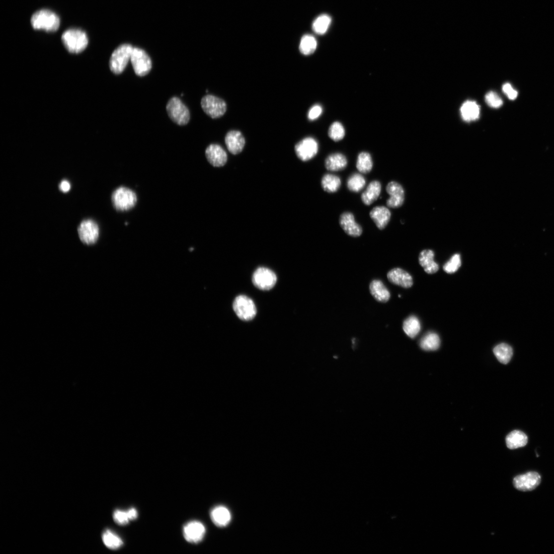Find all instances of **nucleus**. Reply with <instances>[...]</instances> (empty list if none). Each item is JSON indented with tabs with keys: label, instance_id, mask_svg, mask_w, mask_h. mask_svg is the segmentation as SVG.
I'll return each mask as SVG.
<instances>
[{
	"label": "nucleus",
	"instance_id": "1",
	"mask_svg": "<svg viewBox=\"0 0 554 554\" xmlns=\"http://www.w3.org/2000/svg\"><path fill=\"white\" fill-rule=\"evenodd\" d=\"M62 41L66 49L71 53L79 54L86 48L88 44L87 35L83 30L70 29L63 33Z\"/></svg>",
	"mask_w": 554,
	"mask_h": 554
},
{
	"label": "nucleus",
	"instance_id": "2",
	"mask_svg": "<svg viewBox=\"0 0 554 554\" xmlns=\"http://www.w3.org/2000/svg\"><path fill=\"white\" fill-rule=\"evenodd\" d=\"M31 24L36 30H44L48 32L57 31L60 25L58 15L48 9L36 12L31 17Z\"/></svg>",
	"mask_w": 554,
	"mask_h": 554
},
{
	"label": "nucleus",
	"instance_id": "3",
	"mask_svg": "<svg viewBox=\"0 0 554 554\" xmlns=\"http://www.w3.org/2000/svg\"><path fill=\"white\" fill-rule=\"evenodd\" d=\"M134 47L130 44H123L113 52L109 60V68L116 75L121 74L131 60Z\"/></svg>",
	"mask_w": 554,
	"mask_h": 554
},
{
	"label": "nucleus",
	"instance_id": "4",
	"mask_svg": "<svg viewBox=\"0 0 554 554\" xmlns=\"http://www.w3.org/2000/svg\"><path fill=\"white\" fill-rule=\"evenodd\" d=\"M112 200L116 210L124 212L130 210L135 207L137 202V197L132 189L120 187L114 192Z\"/></svg>",
	"mask_w": 554,
	"mask_h": 554
},
{
	"label": "nucleus",
	"instance_id": "5",
	"mask_svg": "<svg viewBox=\"0 0 554 554\" xmlns=\"http://www.w3.org/2000/svg\"><path fill=\"white\" fill-rule=\"evenodd\" d=\"M166 111L170 119L179 125H185L189 121V111L177 97H172L168 101Z\"/></svg>",
	"mask_w": 554,
	"mask_h": 554
},
{
	"label": "nucleus",
	"instance_id": "6",
	"mask_svg": "<svg viewBox=\"0 0 554 554\" xmlns=\"http://www.w3.org/2000/svg\"><path fill=\"white\" fill-rule=\"evenodd\" d=\"M233 309L237 316L243 321L252 320L257 314L255 303L250 298L244 295H240L235 298Z\"/></svg>",
	"mask_w": 554,
	"mask_h": 554
},
{
	"label": "nucleus",
	"instance_id": "7",
	"mask_svg": "<svg viewBox=\"0 0 554 554\" xmlns=\"http://www.w3.org/2000/svg\"><path fill=\"white\" fill-rule=\"evenodd\" d=\"M201 105L204 113L213 119L223 117L227 112L226 102L223 99L211 94L203 97Z\"/></svg>",
	"mask_w": 554,
	"mask_h": 554
},
{
	"label": "nucleus",
	"instance_id": "8",
	"mask_svg": "<svg viewBox=\"0 0 554 554\" xmlns=\"http://www.w3.org/2000/svg\"><path fill=\"white\" fill-rule=\"evenodd\" d=\"M131 61L135 74L140 77L148 75L152 70V62L147 52L138 47H134Z\"/></svg>",
	"mask_w": 554,
	"mask_h": 554
},
{
	"label": "nucleus",
	"instance_id": "9",
	"mask_svg": "<svg viewBox=\"0 0 554 554\" xmlns=\"http://www.w3.org/2000/svg\"><path fill=\"white\" fill-rule=\"evenodd\" d=\"M277 278L275 273L266 267H259L252 275V281L254 286L263 291H268L274 287Z\"/></svg>",
	"mask_w": 554,
	"mask_h": 554
},
{
	"label": "nucleus",
	"instance_id": "10",
	"mask_svg": "<svg viewBox=\"0 0 554 554\" xmlns=\"http://www.w3.org/2000/svg\"><path fill=\"white\" fill-rule=\"evenodd\" d=\"M78 232L81 241L87 245L94 244L99 238V226L96 222L91 219L83 221L79 225Z\"/></svg>",
	"mask_w": 554,
	"mask_h": 554
},
{
	"label": "nucleus",
	"instance_id": "11",
	"mask_svg": "<svg viewBox=\"0 0 554 554\" xmlns=\"http://www.w3.org/2000/svg\"><path fill=\"white\" fill-rule=\"evenodd\" d=\"M295 152L297 157L303 161H308L318 153L319 146L317 141L312 137H308L300 141L295 146Z\"/></svg>",
	"mask_w": 554,
	"mask_h": 554
},
{
	"label": "nucleus",
	"instance_id": "12",
	"mask_svg": "<svg viewBox=\"0 0 554 554\" xmlns=\"http://www.w3.org/2000/svg\"><path fill=\"white\" fill-rule=\"evenodd\" d=\"M541 480L539 474L535 472H530L515 477L513 484L520 491L529 492L532 491L539 485Z\"/></svg>",
	"mask_w": 554,
	"mask_h": 554
},
{
	"label": "nucleus",
	"instance_id": "13",
	"mask_svg": "<svg viewBox=\"0 0 554 554\" xmlns=\"http://www.w3.org/2000/svg\"><path fill=\"white\" fill-rule=\"evenodd\" d=\"M386 190L390 195L387 201L388 207L392 209L401 207L405 199L404 190L402 185L397 182L391 181L387 185Z\"/></svg>",
	"mask_w": 554,
	"mask_h": 554
},
{
	"label": "nucleus",
	"instance_id": "14",
	"mask_svg": "<svg viewBox=\"0 0 554 554\" xmlns=\"http://www.w3.org/2000/svg\"><path fill=\"white\" fill-rule=\"evenodd\" d=\"M205 532L204 526L199 521L189 522L183 528L184 538L190 543L198 544L201 542L204 538Z\"/></svg>",
	"mask_w": 554,
	"mask_h": 554
},
{
	"label": "nucleus",
	"instance_id": "15",
	"mask_svg": "<svg viewBox=\"0 0 554 554\" xmlns=\"http://www.w3.org/2000/svg\"><path fill=\"white\" fill-rule=\"evenodd\" d=\"M205 156L209 163L214 167L223 166L227 162L226 152L218 145L209 146L205 151Z\"/></svg>",
	"mask_w": 554,
	"mask_h": 554
},
{
	"label": "nucleus",
	"instance_id": "16",
	"mask_svg": "<svg viewBox=\"0 0 554 554\" xmlns=\"http://www.w3.org/2000/svg\"><path fill=\"white\" fill-rule=\"evenodd\" d=\"M340 227L348 235L353 237H358L362 234V228L358 224L354 215L350 212L342 214L339 219Z\"/></svg>",
	"mask_w": 554,
	"mask_h": 554
},
{
	"label": "nucleus",
	"instance_id": "17",
	"mask_svg": "<svg viewBox=\"0 0 554 554\" xmlns=\"http://www.w3.org/2000/svg\"><path fill=\"white\" fill-rule=\"evenodd\" d=\"M225 142L229 151L233 155L242 152L245 145L243 135L238 131L229 132L226 135Z\"/></svg>",
	"mask_w": 554,
	"mask_h": 554
},
{
	"label": "nucleus",
	"instance_id": "18",
	"mask_svg": "<svg viewBox=\"0 0 554 554\" xmlns=\"http://www.w3.org/2000/svg\"><path fill=\"white\" fill-rule=\"evenodd\" d=\"M387 277L391 283L403 288H409L413 284L412 277L400 268H395L389 271Z\"/></svg>",
	"mask_w": 554,
	"mask_h": 554
},
{
	"label": "nucleus",
	"instance_id": "19",
	"mask_svg": "<svg viewBox=\"0 0 554 554\" xmlns=\"http://www.w3.org/2000/svg\"><path fill=\"white\" fill-rule=\"evenodd\" d=\"M370 216L377 227L380 230H383L389 223L391 213L387 208L384 206H379L372 209Z\"/></svg>",
	"mask_w": 554,
	"mask_h": 554
},
{
	"label": "nucleus",
	"instance_id": "20",
	"mask_svg": "<svg viewBox=\"0 0 554 554\" xmlns=\"http://www.w3.org/2000/svg\"><path fill=\"white\" fill-rule=\"evenodd\" d=\"M370 291L378 302L386 303L390 299V293L381 280H373L370 285Z\"/></svg>",
	"mask_w": 554,
	"mask_h": 554
},
{
	"label": "nucleus",
	"instance_id": "21",
	"mask_svg": "<svg viewBox=\"0 0 554 554\" xmlns=\"http://www.w3.org/2000/svg\"><path fill=\"white\" fill-rule=\"evenodd\" d=\"M211 517L214 524L219 527L227 526L231 521L230 511L224 506H218L212 510Z\"/></svg>",
	"mask_w": 554,
	"mask_h": 554
},
{
	"label": "nucleus",
	"instance_id": "22",
	"mask_svg": "<svg viewBox=\"0 0 554 554\" xmlns=\"http://www.w3.org/2000/svg\"><path fill=\"white\" fill-rule=\"evenodd\" d=\"M434 252L432 250H424L420 252L419 257V263L427 274H434L439 270V266L434 261Z\"/></svg>",
	"mask_w": 554,
	"mask_h": 554
},
{
	"label": "nucleus",
	"instance_id": "23",
	"mask_svg": "<svg viewBox=\"0 0 554 554\" xmlns=\"http://www.w3.org/2000/svg\"><path fill=\"white\" fill-rule=\"evenodd\" d=\"M347 165L346 157L341 153L331 154L325 160V166L330 171H338L344 169Z\"/></svg>",
	"mask_w": 554,
	"mask_h": 554
},
{
	"label": "nucleus",
	"instance_id": "24",
	"mask_svg": "<svg viewBox=\"0 0 554 554\" xmlns=\"http://www.w3.org/2000/svg\"><path fill=\"white\" fill-rule=\"evenodd\" d=\"M382 192V184L378 181H373L368 185L367 189L361 195L362 202L367 206L373 204L377 200Z\"/></svg>",
	"mask_w": 554,
	"mask_h": 554
},
{
	"label": "nucleus",
	"instance_id": "25",
	"mask_svg": "<svg viewBox=\"0 0 554 554\" xmlns=\"http://www.w3.org/2000/svg\"><path fill=\"white\" fill-rule=\"evenodd\" d=\"M528 441L527 436L524 432L517 430L512 432L506 437V446L511 450L524 447Z\"/></svg>",
	"mask_w": 554,
	"mask_h": 554
},
{
	"label": "nucleus",
	"instance_id": "26",
	"mask_svg": "<svg viewBox=\"0 0 554 554\" xmlns=\"http://www.w3.org/2000/svg\"><path fill=\"white\" fill-rule=\"evenodd\" d=\"M463 119L466 122L477 120L480 115V106L476 102L467 101L461 108Z\"/></svg>",
	"mask_w": 554,
	"mask_h": 554
},
{
	"label": "nucleus",
	"instance_id": "27",
	"mask_svg": "<svg viewBox=\"0 0 554 554\" xmlns=\"http://www.w3.org/2000/svg\"><path fill=\"white\" fill-rule=\"evenodd\" d=\"M341 184L340 178L332 174H326L321 180V186L324 191L328 193H334L338 191Z\"/></svg>",
	"mask_w": 554,
	"mask_h": 554
},
{
	"label": "nucleus",
	"instance_id": "28",
	"mask_svg": "<svg viewBox=\"0 0 554 554\" xmlns=\"http://www.w3.org/2000/svg\"><path fill=\"white\" fill-rule=\"evenodd\" d=\"M403 329L408 337L414 338L419 333L421 329L420 321L416 317L411 316L403 322Z\"/></svg>",
	"mask_w": 554,
	"mask_h": 554
},
{
	"label": "nucleus",
	"instance_id": "29",
	"mask_svg": "<svg viewBox=\"0 0 554 554\" xmlns=\"http://www.w3.org/2000/svg\"><path fill=\"white\" fill-rule=\"evenodd\" d=\"M493 352L498 361L504 365H506L510 361L513 354L511 346L506 343L497 345Z\"/></svg>",
	"mask_w": 554,
	"mask_h": 554
},
{
	"label": "nucleus",
	"instance_id": "30",
	"mask_svg": "<svg viewBox=\"0 0 554 554\" xmlns=\"http://www.w3.org/2000/svg\"><path fill=\"white\" fill-rule=\"evenodd\" d=\"M440 344V338L434 332H429V333L426 334L420 342V346L421 349L427 351L437 350L438 349Z\"/></svg>",
	"mask_w": 554,
	"mask_h": 554
},
{
	"label": "nucleus",
	"instance_id": "31",
	"mask_svg": "<svg viewBox=\"0 0 554 554\" xmlns=\"http://www.w3.org/2000/svg\"><path fill=\"white\" fill-rule=\"evenodd\" d=\"M373 166V162L370 153L363 152L358 155L356 167L360 172L368 173L372 170Z\"/></svg>",
	"mask_w": 554,
	"mask_h": 554
},
{
	"label": "nucleus",
	"instance_id": "32",
	"mask_svg": "<svg viewBox=\"0 0 554 554\" xmlns=\"http://www.w3.org/2000/svg\"><path fill=\"white\" fill-rule=\"evenodd\" d=\"M102 540L105 546L111 550L118 549L123 544L120 537L109 530H106L103 532Z\"/></svg>",
	"mask_w": 554,
	"mask_h": 554
},
{
	"label": "nucleus",
	"instance_id": "33",
	"mask_svg": "<svg viewBox=\"0 0 554 554\" xmlns=\"http://www.w3.org/2000/svg\"><path fill=\"white\" fill-rule=\"evenodd\" d=\"M317 47V42L316 39L313 36L308 35L304 36L301 40L299 50L303 55L309 56L315 52Z\"/></svg>",
	"mask_w": 554,
	"mask_h": 554
},
{
	"label": "nucleus",
	"instance_id": "34",
	"mask_svg": "<svg viewBox=\"0 0 554 554\" xmlns=\"http://www.w3.org/2000/svg\"><path fill=\"white\" fill-rule=\"evenodd\" d=\"M366 184V181L365 178L358 173H355L353 174L348 179L347 181V186L348 189L350 191L355 193H358L365 187Z\"/></svg>",
	"mask_w": 554,
	"mask_h": 554
},
{
	"label": "nucleus",
	"instance_id": "35",
	"mask_svg": "<svg viewBox=\"0 0 554 554\" xmlns=\"http://www.w3.org/2000/svg\"><path fill=\"white\" fill-rule=\"evenodd\" d=\"M331 19L328 15L322 14L317 18L313 24V30L316 34L323 35L326 32Z\"/></svg>",
	"mask_w": 554,
	"mask_h": 554
},
{
	"label": "nucleus",
	"instance_id": "36",
	"mask_svg": "<svg viewBox=\"0 0 554 554\" xmlns=\"http://www.w3.org/2000/svg\"><path fill=\"white\" fill-rule=\"evenodd\" d=\"M328 134L331 140L335 142L341 141L345 135L344 126L339 122L332 123L329 128Z\"/></svg>",
	"mask_w": 554,
	"mask_h": 554
},
{
	"label": "nucleus",
	"instance_id": "37",
	"mask_svg": "<svg viewBox=\"0 0 554 554\" xmlns=\"http://www.w3.org/2000/svg\"><path fill=\"white\" fill-rule=\"evenodd\" d=\"M462 265L461 255L455 254L443 266V270L448 274H453L457 272Z\"/></svg>",
	"mask_w": 554,
	"mask_h": 554
},
{
	"label": "nucleus",
	"instance_id": "38",
	"mask_svg": "<svg viewBox=\"0 0 554 554\" xmlns=\"http://www.w3.org/2000/svg\"><path fill=\"white\" fill-rule=\"evenodd\" d=\"M486 103L493 108H499L503 104V101L498 95L494 91L488 92L485 97Z\"/></svg>",
	"mask_w": 554,
	"mask_h": 554
},
{
	"label": "nucleus",
	"instance_id": "39",
	"mask_svg": "<svg viewBox=\"0 0 554 554\" xmlns=\"http://www.w3.org/2000/svg\"><path fill=\"white\" fill-rule=\"evenodd\" d=\"M113 518L116 523L120 526L128 525L131 520L128 511H123L120 510L115 511L113 514Z\"/></svg>",
	"mask_w": 554,
	"mask_h": 554
},
{
	"label": "nucleus",
	"instance_id": "40",
	"mask_svg": "<svg viewBox=\"0 0 554 554\" xmlns=\"http://www.w3.org/2000/svg\"><path fill=\"white\" fill-rule=\"evenodd\" d=\"M323 112V108L319 104L314 105L310 109L308 113V118L310 120H315L318 119Z\"/></svg>",
	"mask_w": 554,
	"mask_h": 554
},
{
	"label": "nucleus",
	"instance_id": "41",
	"mask_svg": "<svg viewBox=\"0 0 554 554\" xmlns=\"http://www.w3.org/2000/svg\"><path fill=\"white\" fill-rule=\"evenodd\" d=\"M502 90L508 98L511 100L516 99L518 96L517 91L514 89L509 83H505L503 85Z\"/></svg>",
	"mask_w": 554,
	"mask_h": 554
},
{
	"label": "nucleus",
	"instance_id": "42",
	"mask_svg": "<svg viewBox=\"0 0 554 554\" xmlns=\"http://www.w3.org/2000/svg\"><path fill=\"white\" fill-rule=\"evenodd\" d=\"M71 185L70 182L66 180H63L59 184V189L60 191L65 193H67L70 191Z\"/></svg>",
	"mask_w": 554,
	"mask_h": 554
},
{
	"label": "nucleus",
	"instance_id": "43",
	"mask_svg": "<svg viewBox=\"0 0 554 554\" xmlns=\"http://www.w3.org/2000/svg\"><path fill=\"white\" fill-rule=\"evenodd\" d=\"M129 514L131 520H134L138 517V512L134 508H131L128 510Z\"/></svg>",
	"mask_w": 554,
	"mask_h": 554
}]
</instances>
